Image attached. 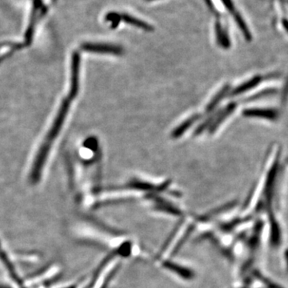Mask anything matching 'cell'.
Masks as SVG:
<instances>
[{
  "instance_id": "11",
  "label": "cell",
  "mask_w": 288,
  "mask_h": 288,
  "mask_svg": "<svg viewBox=\"0 0 288 288\" xmlns=\"http://www.w3.org/2000/svg\"><path fill=\"white\" fill-rule=\"evenodd\" d=\"M97 140L94 138H90L88 140H86L85 143H84V146L87 148L91 149V150H96L97 148Z\"/></svg>"
},
{
  "instance_id": "12",
  "label": "cell",
  "mask_w": 288,
  "mask_h": 288,
  "mask_svg": "<svg viewBox=\"0 0 288 288\" xmlns=\"http://www.w3.org/2000/svg\"><path fill=\"white\" fill-rule=\"evenodd\" d=\"M223 2H224L226 6H227V8H228L230 10H232V5L231 0H223Z\"/></svg>"
},
{
  "instance_id": "10",
  "label": "cell",
  "mask_w": 288,
  "mask_h": 288,
  "mask_svg": "<svg viewBox=\"0 0 288 288\" xmlns=\"http://www.w3.org/2000/svg\"><path fill=\"white\" fill-rule=\"evenodd\" d=\"M216 35H217V41L223 48H228L230 47V40L225 31L220 27V25L216 27Z\"/></svg>"
},
{
  "instance_id": "9",
  "label": "cell",
  "mask_w": 288,
  "mask_h": 288,
  "mask_svg": "<svg viewBox=\"0 0 288 288\" xmlns=\"http://www.w3.org/2000/svg\"><path fill=\"white\" fill-rule=\"evenodd\" d=\"M120 18L125 21L127 24H131V25L136 26V27H140L142 29L146 30V31H151L153 30V27L149 24H146L145 22H143L141 20H139L138 18H133L130 15H123L120 16Z\"/></svg>"
},
{
  "instance_id": "6",
  "label": "cell",
  "mask_w": 288,
  "mask_h": 288,
  "mask_svg": "<svg viewBox=\"0 0 288 288\" xmlns=\"http://www.w3.org/2000/svg\"><path fill=\"white\" fill-rule=\"evenodd\" d=\"M236 103H232L228 104L225 108L222 109L220 111H218L216 114L212 116V121L210 126L209 127V132L213 133L217 130L218 127L221 125L224 120L228 118L229 116L232 114V112L236 109Z\"/></svg>"
},
{
  "instance_id": "5",
  "label": "cell",
  "mask_w": 288,
  "mask_h": 288,
  "mask_svg": "<svg viewBox=\"0 0 288 288\" xmlns=\"http://www.w3.org/2000/svg\"><path fill=\"white\" fill-rule=\"evenodd\" d=\"M274 76H275V74L256 75V76L252 77L250 80H246V81L243 83V84H240V85L236 87V88L230 91V95L232 96V97H234V96L239 95V94L247 92V91H250L252 89L257 87L263 80H267V79H270Z\"/></svg>"
},
{
  "instance_id": "3",
  "label": "cell",
  "mask_w": 288,
  "mask_h": 288,
  "mask_svg": "<svg viewBox=\"0 0 288 288\" xmlns=\"http://www.w3.org/2000/svg\"><path fill=\"white\" fill-rule=\"evenodd\" d=\"M82 49L88 52L99 53V54H110L120 55L123 54V48L120 46L108 44H91L87 43L83 44Z\"/></svg>"
},
{
  "instance_id": "13",
  "label": "cell",
  "mask_w": 288,
  "mask_h": 288,
  "mask_svg": "<svg viewBox=\"0 0 288 288\" xmlns=\"http://www.w3.org/2000/svg\"><path fill=\"white\" fill-rule=\"evenodd\" d=\"M65 288H75V286H67V287H65Z\"/></svg>"
},
{
  "instance_id": "4",
  "label": "cell",
  "mask_w": 288,
  "mask_h": 288,
  "mask_svg": "<svg viewBox=\"0 0 288 288\" xmlns=\"http://www.w3.org/2000/svg\"><path fill=\"white\" fill-rule=\"evenodd\" d=\"M245 117L263 119L269 121H276L279 118V111L275 108H247L243 111Z\"/></svg>"
},
{
  "instance_id": "1",
  "label": "cell",
  "mask_w": 288,
  "mask_h": 288,
  "mask_svg": "<svg viewBox=\"0 0 288 288\" xmlns=\"http://www.w3.org/2000/svg\"><path fill=\"white\" fill-rule=\"evenodd\" d=\"M80 55L78 52H74L71 60V84L69 93L67 94L65 100H64L60 106L56 118L54 119V123L51 126V130L47 133V137L44 140L38 154L35 157V162L33 164L32 170H31L30 180L31 183H35L40 182L42 176V170L44 169V164L47 161V157L49 155L51 146L54 143V140L56 139L64 125L67 113L69 111L70 107L72 104L73 100L76 98L78 95L79 89H80Z\"/></svg>"
},
{
  "instance_id": "7",
  "label": "cell",
  "mask_w": 288,
  "mask_h": 288,
  "mask_svg": "<svg viewBox=\"0 0 288 288\" xmlns=\"http://www.w3.org/2000/svg\"><path fill=\"white\" fill-rule=\"evenodd\" d=\"M200 117H201V116L199 114L190 116V118L183 121L181 124H180V125L178 126V127L175 129L174 131L171 133V137L174 139H178L181 137L196 121L200 120Z\"/></svg>"
},
{
  "instance_id": "8",
  "label": "cell",
  "mask_w": 288,
  "mask_h": 288,
  "mask_svg": "<svg viewBox=\"0 0 288 288\" xmlns=\"http://www.w3.org/2000/svg\"><path fill=\"white\" fill-rule=\"evenodd\" d=\"M230 91V85H229V84L225 85L224 87L213 97V99L210 100V103L207 104V107H206V112L210 113L212 111H214L216 107H217L218 104L222 101V100L224 98L225 96L228 94Z\"/></svg>"
},
{
  "instance_id": "2",
  "label": "cell",
  "mask_w": 288,
  "mask_h": 288,
  "mask_svg": "<svg viewBox=\"0 0 288 288\" xmlns=\"http://www.w3.org/2000/svg\"><path fill=\"white\" fill-rule=\"evenodd\" d=\"M0 261L4 265L6 271L8 272V275L12 279L13 282L18 288H27L24 281L23 280L22 278L18 274V271L16 270V267L13 263L12 259L10 258L8 252H6L5 249H4V246L1 243V240H0Z\"/></svg>"
}]
</instances>
